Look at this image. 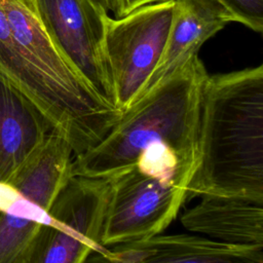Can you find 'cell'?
Wrapping results in <instances>:
<instances>
[{"label":"cell","mask_w":263,"mask_h":263,"mask_svg":"<svg viewBox=\"0 0 263 263\" xmlns=\"http://www.w3.org/2000/svg\"><path fill=\"white\" fill-rule=\"evenodd\" d=\"M0 73L41 111L74 156L97 145L122 114L67 64L34 11L17 0H0Z\"/></svg>","instance_id":"1"},{"label":"cell","mask_w":263,"mask_h":263,"mask_svg":"<svg viewBox=\"0 0 263 263\" xmlns=\"http://www.w3.org/2000/svg\"><path fill=\"white\" fill-rule=\"evenodd\" d=\"M197 164L186 201L219 195L263 201V67L208 75Z\"/></svg>","instance_id":"2"},{"label":"cell","mask_w":263,"mask_h":263,"mask_svg":"<svg viewBox=\"0 0 263 263\" xmlns=\"http://www.w3.org/2000/svg\"><path fill=\"white\" fill-rule=\"evenodd\" d=\"M208 72L198 54L143 93L93 147L72 159V176L112 179L152 148L196 168L200 100Z\"/></svg>","instance_id":"3"},{"label":"cell","mask_w":263,"mask_h":263,"mask_svg":"<svg viewBox=\"0 0 263 263\" xmlns=\"http://www.w3.org/2000/svg\"><path fill=\"white\" fill-rule=\"evenodd\" d=\"M194 168L176 155H143L110 180L101 245L110 248L162 233L186 201Z\"/></svg>","instance_id":"4"},{"label":"cell","mask_w":263,"mask_h":263,"mask_svg":"<svg viewBox=\"0 0 263 263\" xmlns=\"http://www.w3.org/2000/svg\"><path fill=\"white\" fill-rule=\"evenodd\" d=\"M73 151L52 132L8 182L0 183V263H23L49 209L72 177Z\"/></svg>","instance_id":"5"},{"label":"cell","mask_w":263,"mask_h":263,"mask_svg":"<svg viewBox=\"0 0 263 263\" xmlns=\"http://www.w3.org/2000/svg\"><path fill=\"white\" fill-rule=\"evenodd\" d=\"M175 11L176 1L166 0L121 17L103 15V49L114 103L121 112L139 99L158 65Z\"/></svg>","instance_id":"6"},{"label":"cell","mask_w":263,"mask_h":263,"mask_svg":"<svg viewBox=\"0 0 263 263\" xmlns=\"http://www.w3.org/2000/svg\"><path fill=\"white\" fill-rule=\"evenodd\" d=\"M108 179L72 176L49 209L23 263H86L104 252L101 234L110 196Z\"/></svg>","instance_id":"7"},{"label":"cell","mask_w":263,"mask_h":263,"mask_svg":"<svg viewBox=\"0 0 263 263\" xmlns=\"http://www.w3.org/2000/svg\"><path fill=\"white\" fill-rule=\"evenodd\" d=\"M33 11L67 64L93 90L115 105L103 49V15L107 13L89 0H33Z\"/></svg>","instance_id":"8"},{"label":"cell","mask_w":263,"mask_h":263,"mask_svg":"<svg viewBox=\"0 0 263 263\" xmlns=\"http://www.w3.org/2000/svg\"><path fill=\"white\" fill-rule=\"evenodd\" d=\"M86 263H263V246H235L200 235L160 233L93 252Z\"/></svg>","instance_id":"9"},{"label":"cell","mask_w":263,"mask_h":263,"mask_svg":"<svg viewBox=\"0 0 263 263\" xmlns=\"http://www.w3.org/2000/svg\"><path fill=\"white\" fill-rule=\"evenodd\" d=\"M52 132L41 111L0 73V183H8Z\"/></svg>","instance_id":"10"},{"label":"cell","mask_w":263,"mask_h":263,"mask_svg":"<svg viewBox=\"0 0 263 263\" xmlns=\"http://www.w3.org/2000/svg\"><path fill=\"white\" fill-rule=\"evenodd\" d=\"M175 1V16L162 57L142 95L181 69L198 53L208 39L226 24L234 22L229 11L218 0Z\"/></svg>","instance_id":"11"},{"label":"cell","mask_w":263,"mask_h":263,"mask_svg":"<svg viewBox=\"0 0 263 263\" xmlns=\"http://www.w3.org/2000/svg\"><path fill=\"white\" fill-rule=\"evenodd\" d=\"M189 231L227 245L263 246V201L203 195L181 216Z\"/></svg>","instance_id":"12"},{"label":"cell","mask_w":263,"mask_h":263,"mask_svg":"<svg viewBox=\"0 0 263 263\" xmlns=\"http://www.w3.org/2000/svg\"><path fill=\"white\" fill-rule=\"evenodd\" d=\"M232 15L254 32L263 31V0H218Z\"/></svg>","instance_id":"13"},{"label":"cell","mask_w":263,"mask_h":263,"mask_svg":"<svg viewBox=\"0 0 263 263\" xmlns=\"http://www.w3.org/2000/svg\"><path fill=\"white\" fill-rule=\"evenodd\" d=\"M166 0H112V13L115 17H121L129 12L148 4Z\"/></svg>","instance_id":"14"},{"label":"cell","mask_w":263,"mask_h":263,"mask_svg":"<svg viewBox=\"0 0 263 263\" xmlns=\"http://www.w3.org/2000/svg\"><path fill=\"white\" fill-rule=\"evenodd\" d=\"M100 11L109 14L112 11V0H89Z\"/></svg>","instance_id":"15"},{"label":"cell","mask_w":263,"mask_h":263,"mask_svg":"<svg viewBox=\"0 0 263 263\" xmlns=\"http://www.w3.org/2000/svg\"><path fill=\"white\" fill-rule=\"evenodd\" d=\"M33 10V0H17Z\"/></svg>","instance_id":"16"}]
</instances>
